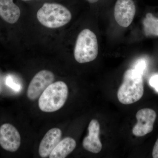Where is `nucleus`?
Masks as SVG:
<instances>
[{"instance_id":"1","label":"nucleus","mask_w":158,"mask_h":158,"mask_svg":"<svg viewBox=\"0 0 158 158\" xmlns=\"http://www.w3.org/2000/svg\"><path fill=\"white\" fill-rule=\"evenodd\" d=\"M142 75L135 69L126 71L117 92V97L121 103L131 104L141 99L144 91Z\"/></svg>"},{"instance_id":"2","label":"nucleus","mask_w":158,"mask_h":158,"mask_svg":"<svg viewBox=\"0 0 158 158\" xmlns=\"http://www.w3.org/2000/svg\"><path fill=\"white\" fill-rule=\"evenodd\" d=\"M68 94V86L65 82L58 81L52 83L40 96V109L46 113L58 111L65 105Z\"/></svg>"},{"instance_id":"3","label":"nucleus","mask_w":158,"mask_h":158,"mask_svg":"<svg viewBox=\"0 0 158 158\" xmlns=\"http://www.w3.org/2000/svg\"><path fill=\"white\" fill-rule=\"evenodd\" d=\"M37 17L43 26L55 29L68 23L71 19L72 14L68 9L62 5L45 3L37 11Z\"/></svg>"},{"instance_id":"4","label":"nucleus","mask_w":158,"mask_h":158,"mask_svg":"<svg viewBox=\"0 0 158 158\" xmlns=\"http://www.w3.org/2000/svg\"><path fill=\"white\" fill-rule=\"evenodd\" d=\"M98 46L96 35L89 29H84L77 38L74 50L77 62L87 63L96 59L98 55Z\"/></svg>"},{"instance_id":"5","label":"nucleus","mask_w":158,"mask_h":158,"mask_svg":"<svg viewBox=\"0 0 158 158\" xmlns=\"http://www.w3.org/2000/svg\"><path fill=\"white\" fill-rule=\"evenodd\" d=\"M54 80L55 75L50 71L44 69L37 73L29 84L27 91L28 98L32 101L37 99Z\"/></svg>"},{"instance_id":"6","label":"nucleus","mask_w":158,"mask_h":158,"mask_svg":"<svg viewBox=\"0 0 158 158\" xmlns=\"http://www.w3.org/2000/svg\"><path fill=\"white\" fill-rule=\"evenodd\" d=\"M136 117L137 123L133 127V135L142 137L152 131L156 118V113L154 110L149 108L141 109L137 112Z\"/></svg>"},{"instance_id":"7","label":"nucleus","mask_w":158,"mask_h":158,"mask_svg":"<svg viewBox=\"0 0 158 158\" xmlns=\"http://www.w3.org/2000/svg\"><path fill=\"white\" fill-rule=\"evenodd\" d=\"M136 13L133 0H117L114 8V15L118 25L126 28L131 24Z\"/></svg>"},{"instance_id":"8","label":"nucleus","mask_w":158,"mask_h":158,"mask_svg":"<svg viewBox=\"0 0 158 158\" xmlns=\"http://www.w3.org/2000/svg\"><path fill=\"white\" fill-rule=\"evenodd\" d=\"M21 144V137L16 128L9 123H5L0 127V145L10 152H16Z\"/></svg>"},{"instance_id":"9","label":"nucleus","mask_w":158,"mask_h":158,"mask_svg":"<svg viewBox=\"0 0 158 158\" xmlns=\"http://www.w3.org/2000/svg\"><path fill=\"white\" fill-rule=\"evenodd\" d=\"M88 135L83 140V147L90 152L98 153L102 149V144L99 138L100 126L98 121L92 119L88 126Z\"/></svg>"},{"instance_id":"10","label":"nucleus","mask_w":158,"mask_h":158,"mask_svg":"<svg viewBox=\"0 0 158 158\" xmlns=\"http://www.w3.org/2000/svg\"><path fill=\"white\" fill-rule=\"evenodd\" d=\"M62 131L58 128L51 129L43 138L39 147V154L42 158L49 156L56 146L61 141Z\"/></svg>"},{"instance_id":"11","label":"nucleus","mask_w":158,"mask_h":158,"mask_svg":"<svg viewBox=\"0 0 158 158\" xmlns=\"http://www.w3.org/2000/svg\"><path fill=\"white\" fill-rule=\"evenodd\" d=\"M20 14L19 7L13 2V0H0V17L6 22L15 23Z\"/></svg>"},{"instance_id":"12","label":"nucleus","mask_w":158,"mask_h":158,"mask_svg":"<svg viewBox=\"0 0 158 158\" xmlns=\"http://www.w3.org/2000/svg\"><path fill=\"white\" fill-rule=\"evenodd\" d=\"M76 141L73 138L66 137L59 141L51 153L50 158H65L76 147Z\"/></svg>"},{"instance_id":"13","label":"nucleus","mask_w":158,"mask_h":158,"mask_svg":"<svg viewBox=\"0 0 158 158\" xmlns=\"http://www.w3.org/2000/svg\"><path fill=\"white\" fill-rule=\"evenodd\" d=\"M143 26L146 36L158 37V17L152 13H148L143 20Z\"/></svg>"},{"instance_id":"14","label":"nucleus","mask_w":158,"mask_h":158,"mask_svg":"<svg viewBox=\"0 0 158 158\" xmlns=\"http://www.w3.org/2000/svg\"><path fill=\"white\" fill-rule=\"evenodd\" d=\"M146 62L143 59H140L136 62L135 69L143 74L144 69L146 68Z\"/></svg>"},{"instance_id":"15","label":"nucleus","mask_w":158,"mask_h":158,"mask_svg":"<svg viewBox=\"0 0 158 158\" xmlns=\"http://www.w3.org/2000/svg\"><path fill=\"white\" fill-rule=\"evenodd\" d=\"M149 84L158 92V74L153 76L149 80Z\"/></svg>"},{"instance_id":"16","label":"nucleus","mask_w":158,"mask_h":158,"mask_svg":"<svg viewBox=\"0 0 158 158\" xmlns=\"http://www.w3.org/2000/svg\"><path fill=\"white\" fill-rule=\"evenodd\" d=\"M6 85H8L9 87L14 89V90H19V86L16 85V84H15V83H14V82H13L12 79L10 77H9L7 78V79H6Z\"/></svg>"},{"instance_id":"17","label":"nucleus","mask_w":158,"mask_h":158,"mask_svg":"<svg viewBox=\"0 0 158 158\" xmlns=\"http://www.w3.org/2000/svg\"><path fill=\"white\" fill-rule=\"evenodd\" d=\"M152 156L153 158H158V139L156 141L153 148Z\"/></svg>"},{"instance_id":"18","label":"nucleus","mask_w":158,"mask_h":158,"mask_svg":"<svg viewBox=\"0 0 158 158\" xmlns=\"http://www.w3.org/2000/svg\"><path fill=\"white\" fill-rule=\"evenodd\" d=\"M87 1L90 3L93 4V3H96L98 2L99 0H87Z\"/></svg>"},{"instance_id":"19","label":"nucleus","mask_w":158,"mask_h":158,"mask_svg":"<svg viewBox=\"0 0 158 158\" xmlns=\"http://www.w3.org/2000/svg\"><path fill=\"white\" fill-rule=\"evenodd\" d=\"M22 1H31V0H22Z\"/></svg>"}]
</instances>
